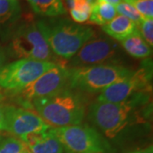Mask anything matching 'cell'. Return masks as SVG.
I'll return each instance as SVG.
<instances>
[{
	"mask_svg": "<svg viewBox=\"0 0 153 153\" xmlns=\"http://www.w3.org/2000/svg\"><path fill=\"white\" fill-rule=\"evenodd\" d=\"M35 22L52 52L65 60H71L95 34L88 26L60 16L38 19Z\"/></svg>",
	"mask_w": 153,
	"mask_h": 153,
	"instance_id": "6da1fadb",
	"label": "cell"
},
{
	"mask_svg": "<svg viewBox=\"0 0 153 153\" xmlns=\"http://www.w3.org/2000/svg\"><path fill=\"white\" fill-rule=\"evenodd\" d=\"M31 106L46 123L55 128L79 125L86 111L82 94L68 86L55 94L34 100Z\"/></svg>",
	"mask_w": 153,
	"mask_h": 153,
	"instance_id": "7a4b0ae2",
	"label": "cell"
},
{
	"mask_svg": "<svg viewBox=\"0 0 153 153\" xmlns=\"http://www.w3.org/2000/svg\"><path fill=\"white\" fill-rule=\"evenodd\" d=\"M146 93L137 94L120 103L96 101L89 108L88 118L107 138H116L136 120V110L149 100Z\"/></svg>",
	"mask_w": 153,
	"mask_h": 153,
	"instance_id": "3957f363",
	"label": "cell"
},
{
	"mask_svg": "<svg viewBox=\"0 0 153 153\" xmlns=\"http://www.w3.org/2000/svg\"><path fill=\"white\" fill-rule=\"evenodd\" d=\"M6 43L7 46L4 48L8 57L59 64L56 62L57 56L52 52L33 21L28 19L21 21Z\"/></svg>",
	"mask_w": 153,
	"mask_h": 153,
	"instance_id": "277c9868",
	"label": "cell"
},
{
	"mask_svg": "<svg viewBox=\"0 0 153 153\" xmlns=\"http://www.w3.org/2000/svg\"><path fill=\"white\" fill-rule=\"evenodd\" d=\"M133 71L119 64L71 67L69 68L68 87L78 92H102L106 88L128 77Z\"/></svg>",
	"mask_w": 153,
	"mask_h": 153,
	"instance_id": "5b68a950",
	"label": "cell"
},
{
	"mask_svg": "<svg viewBox=\"0 0 153 153\" xmlns=\"http://www.w3.org/2000/svg\"><path fill=\"white\" fill-rule=\"evenodd\" d=\"M57 138L70 153H111V148L102 134L87 125L52 128Z\"/></svg>",
	"mask_w": 153,
	"mask_h": 153,
	"instance_id": "8992f818",
	"label": "cell"
},
{
	"mask_svg": "<svg viewBox=\"0 0 153 153\" xmlns=\"http://www.w3.org/2000/svg\"><path fill=\"white\" fill-rule=\"evenodd\" d=\"M123 51L114 39L105 34H94L71 59L72 67L117 64Z\"/></svg>",
	"mask_w": 153,
	"mask_h": 153,
	"instance_id": "52a82bcc",
	"label": "cell"
},
{
	"mask_svg": "<svg viewBox=\"0 0 153 153\" xmlns=\"http://www.w3.org/2000/svg\"><path fill=\"white\" fill-rule=\"evenodd\" d=\"M69 68L63 64H58L55 67L44 72L34 82L21 90L12 92L18 101L24 106H31L33 101L45 98L58 93L68 86Z\"/></svg>",
	"mask_w": 153,
	"mask_h": 153,
	"instance_id": "ba28073f",
	"label": "cell"
},
{
	"mask_svg": "<svg viewBox=\"0 0 153 153\" xmlns=\"http://www.w3.org/2000/svg\"><path fill=\"white\" fill-rule=\"evenodd\" d=\"M56 63L21 59L6 64L0 70V88L16 92L34 82Z\"/></svg>",
	"mask_w": 153,
	"mask_h": 153,
	"instance_id": "9c48e42d",
	"label": "cell"
},
{
	"mask_svg": "<svg viewBox=\"0 0 153 153\" xmlns=\"http://www.w3.org/2000/svg\"><path fill=\"white\" fill-rule=\"evenodd\" d=\"M152 63L134 71L128 77L111 85L99 94L97 101L120 103L139 93L151 90Z\"/></svg>",
	"mask_w": 153,
	"mask_h": 153,
	"instance_id": "30bf717a",
	"label": "cell"
},
{
	"mask_svg": "<svg viewBox=\"0 0 153 153\" xmlns=\"http://www.w3.org/2000/svg\"><path fill=\"white\" fill-rule=\"evenodd\" d=\"M5 118V131L22 140L28 134L44 131L51 127L37 113L15 105L3 106Z\"/></svg>",
	"mask_w": 153,
	"mask_h": 153,
	"instance_id": "8fae6325",
	"label": "cell"
},
{
	"mask_svg": "<svg viewBox=\"0 0 153 153\" xmlns=\"http://www.w3.org/2000/svg\"><path fill=\"white\" fill-rule=\"evenodd\" d=\"M21 140L32 153H65V147L50 128L47 130L28 134Z\"/></svg>",
	"mask_w": 153,
	"mask_h": 153,
	"instance_id": "7c38bea8",
	"label": "cell"
},
{
	"mask_svg": "<svg viewBox=\"0 0 153 153\" xmlns=\"http://www.w3.org/2000/svg\"><path fill=\"white\" fill-rule=\"evenodd\" d=\"M22 18V7L17 0H0V39L6 43Z\"/></svg>",
	"mask_w": 153,
	"mask_h": 153,
	"instance_id": "4fadbf2b",
	"label": "cell"
},
{
	"mask_svg": "<svg viewBox=\"0 0 153 153\" xmlns=\"http://www.w3.org/2000/svg\"><path fill=\"white\" fill-rule=\"evenodd\" d=\"M102 30L108 37L121 42L138 32L139 28L136 23L127 17L118 15L107 24L102 26Z\"/></svg>",
	"mask_w": 153,
	"mask_h": 153,
	"instance_id": "5bb4252c",
	"label": "cell"
},
{
	"mask_svg": "<svg viewBox=\"0 0 153 153\" xmlns=\"http://www.w3.org/2000/svg\"><path fill=\"white\" fill-rule=\"evenodd\" d=\"M33 10L44 18L58 17L66 14L62 0H27Z\"/></svg>",
	"mask_w": 153,
	"mask_h": 153,
	"instance_id": "9a60e30c",
	"label": "cell"
},
{
	"mask_svg": "<svg viewBox=\"0 0 153 153\" xmlns=\"http://www.w3.org/2000/svg\"><path fill=\"white\" fill-rule=\"evenodd\" d=\"M122 47L132 57L146 59L152 54V48L148 45L138 31L120 42Z\"/></svg>",
	"mask_w": 153,
	"mask_h": 153,
	"instance_id": "2e32d148",
	"label": "cell"
},
{
	"mask_svg": "<svg viewBox=\"0 0 153 153\" xmlns=\"http://www.w3.org/2000/svg\"><path fill=\"white\" fill-rule=\"evenodd\" d=\"M116 16L117 10L115 6L105 2L96 1L92 4L88 22L102 27L111 22Z\"/></svg>",
	"mask_w": 153,
	"mask_h": 153,
	"instance_id": "e0dca14e",
	"label": "cell"
},
{
	"mask_svg": "<svg viewBox=\"0 0 153 153\" xmlns=\"http://www.w3.org/2000/svg\"><path fill=\"white\" fill-rule=\"evenodd\" d=\"M26 144L14 136H0V153H20Z\"/></svg>",
	"mask_w": 153,
	"mask_h": 153,
	"instance_id": "ac0fdd59",
	"label": "cell"
},
{
	"mask_svg": "<svg viewBox=\"0 0 153 153\" xmlns=\"http://www.w3.org/2000/svg\"><path fill=\"white\" fill-rule=\"evenodd\" d=\"M117 13H119L121 16L128 18L131 20L132 22L136 23L137 26L140 24V22L143 21V18L141 15L137 11V10L131 4L126 3V2H122L119 4L115 7Z\"/></svg>",
	"mask_w": 153,
	"mask_h": 153,
	"instance_id": "d6986e66",
	"label": "cell"
},
{
	"mask_svg": "<svg viewBox=\"0 0 153 153\" xmlns=\"http://www.w3.org/2000/svg\"><path fill=\"white\" fill-rule=\"evenodd\" d=\"M139 32L146 43L152 48L153 45V20L152 19H143L140 24L138 26Z\"/></svg>",
	"mask_w": 153,
	"mask_h": 153,
	"instance_id": "ffe728a7",
	"label": "cell"
},
{
	"mask_svg": "<svg viewBox=\"0 0 153 153\" xmlns=\"http://www.w3.org/2000/svg\"><path fill=\"white\" fill-rule=\"evenodd\" d=\"M131 4L144 19H152L153 0H135L132 2Z\"/></svg>",
	"mask_w": 153,
	"mask_h": 153,
	"instance_id": "44dd1931",
	"label": "cell"
},
{
	"mask_svg": "<svg viewBox=\"0 0 153 153\" xmlns=\"http://www.w3.org/2000/svg\"><path fill=\"white\" fill-rule=\"evenodd\" d=\"M70 15H71L73 22L80 24V23H84L88 21L89 16H90V12L71 9L70 10Z\"/></svg>",
	"mask_w": 153,
	"mask_h": 153,
	"instance_id": "7402d4cb",
	"label": "cell"
},
{
	"mask_svg": "<svg viewBox=\"0 0 153 153\" xmlns=\"http://www.w3.org/2000/svg\"><path fill=\"white\" fill-rule=\"evenodd\" d=\"M7 59H8V55L6 53L5 48L0 44V70L6 65Z\"/></svg>",
	"mask_w": 153,
	"mask_h": 153,
	"instance_id": "603a6c76",
	"label": "cell"
},
{
	"mask_svg": "<svg viewBox=\"0 0 153 153\" xmlns=\"http://www.w3.org/2000/svg\"><path fill=\"white\" fill-rule=\"evenodd\" d=\"M0 131H5V118L2 105H0Z\"/></svg>",
	"mask_w": 153,
	"mask_h": 153,
	"instance_id": "cb8c5ba5",
	"label": "cell"
},
{
	"mask_svg": "<svg viewBox=\"0 0 153 153\" xmlns=\"http://www.w3.org/2000/svg\"><path fill=\"white\" fill-rule=\"evenodd\" d=\"M129 153H153L152 146H148V147L142 149V150H138V151H134V152H132Z\"/></svg>",
	"mask_w": 153,
	"mask_h": 153,
	"instance_id": "d4e9b609",
	"label": "cell"
},
{
	"mask_svg": "<svg viewBox=\"0 0 153 153\" xmlns=\"http://www.w3.org/2000/svg\"><path fill=\"white\" fill-rule=\"evenodd\" d=\"M96 1L105 2V3H107V4H111V5L115 6V7L117 5V4H119L122 2H123V0H96Z\"/></svg>",
	"mask_w": 153,
	"mask_h": 153,
	"instance_id": "484cf974",
	"label": "cell"
},
{
	"mask_svg": "<svg viewBox=\"0 0 153 153\" xmlns=\"http://www.w3.org/2000/svg\"><path fill=\"white\" fill-rule=\"evenodd\" d=\"M20 153H32L31 152V151H30V149L28 148V146L26 145L25 146H24V148L22 150V152Z\"/></svg>",
	"mask_w": 153,
	"mask_h": 153,
	"instance_id": "4316f807",
	"label": "cell"
},
{
	"mask_svg": "<svg viewBox=\"0 0 153 153\" xmlns=\"http://www.w3.org/2000/svg\"><path fill=\"white\" fill-rule=\"evenodd\" d=\"M87 1L88 2V3H89V4H91V5L96 2V0H87Z\"/></svg>",
	"mask_w": 153,
	"mask_h": 153,
	"instance_id": "83f0119b",
	"label": "cell"
},
{
	"mask_svg": "<svg viewBox=\"0 0 153 153\" xmlns=\"http://www.w3.org/2000/svg\"><path fill=\"white\" fill-rule=\"evenodd\" d=\"M124 2L126 3H128V4H131L132 2H134V1H135V0H123Z\"/></svg>",
	"mask_w": 153,
	"mask_h": 153,
	"instance_id": "f1b7e54d",
	"label": "cell"
},
{
	"mask_svg": "<svg viewBox=\"0 0 153 153\" xmlns=\"http://www.w3.org/2000/svg\"><path fill=\"white\" fill-rule=\"evenodd\" d=\"M68 153H70V152H68Z\"/></svg>",
	"mask_w": 153,
	"mask_h": 153,
	"instance_id": "f546056e",
	"label": "cell"
},
{
	"mask_svg": "<svg viewBox=\"0 0 153 153\" xmlns=\"http://www.w3.org/2000/svg\"><path fill=\"white\" fill-rule=\"evenodd\" d=\"M17 1H18V0H17Z\"/></svg>",
	"mask_w": 153,
	"mask_h": 153,
	"instance_id": "4dcf8cb0",
	"label": "cell"
}]
</instances>
